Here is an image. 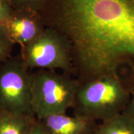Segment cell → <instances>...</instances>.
Masks as SVG:
<instances>
[{"instance_id":"cell-6","label":"cell","mask_w":134,"mask_h":134,"mask_svg":"<svg viewBox=\"0 0 134 134\" xmlns=\"http://www.w3.org/2000/svg\"><path fill=\"white\" fill-rule=\"evenodd\" d=\"M3 25L13 43L21 47L36 41L46 28L40 12L26 10H13Z\"/></svg>"},{"instance_id":"cell-14","label":"cell","mask_w":134,"mask_h":134,"mask_svg":"<svg viewBox=\"0 0 134 134\" xmlns=\"http://www.w3.org/2000/svg\"><path fill=\"white\" fill-rule=\"evenodd\" d=\"M29 134H47V132L46 131H45V130L43 129V127H42L41 124H40L39 121L37 120Z\"/></svg>"},{"instance_id":"cell-15","label":"cell","mask_w":134,"mask_h":134,"mask_svg":"<svg viewBox=\"0 0 134 134\" xmlns=\"http://www.w3.org/2000/svg\"><path fill=\"white\" fill-rule=\"evenodd\" d=\"M94 134H96V133H94Z\"/></svg>"},{"instance_id":"cell-10","label":"cell","mask_w":134,"mask_h":134,"mask_svg":"<svg viewBox=\"0 0 134 134\" xmlns=\"http://www.w3.org/2000/svg\"><path fill=\"white\" fill-rule=\"evenodd\" d=\"M14 45L8 36L4 25L0 24V65L11 57Z\"/></svg>"},{"instance_id":"cell-2","label":"cell","mask_w":134,"mask_h":134,"mask_svg":"<svg viewBox=\"0 0 134 134\" xmlns=\"http://www.w3.org/2000/svg\"><path fill=\"white\" fill-rule=\"evenodd\" d=\"M131 91L118 77L106 75L79 83L72 108L75 115L104 122L123 113Z\"/></svg>"},{"instance_id":"cell-7","label":"cell","mask_w":134,"mask_h":134,"mask_svg":"<svg viewBox=\"0 0 134 134\" xmlns=\"http://www.w3.org/2000/svg\"><path fill=\"white\" fill-rule=\"evenodd\" d=\"M38 121L47 134H94L98 125L94 120L66 114L49 115Z\"/></svg>"},{"instance_id":"cell-5","label":"cell","mask_w":134,"mask_h":134,"mask_svg":"<svg viewBox=\"0 0 134 134\" xmlns=\"http://www.w3.org/2000/svg\"><path fill=\"white\" fill-rule=\"evenodd\" d=\"M32 73L20 55L10 57L0 65V111L33 114Z\"/></svg>"},{"instance_id":"cell-8","label":"cell","mask_w":134,"mask_h":134,"mask_svg":"<svg viewBox=\"0 0 134 134\" xmlns=\"http://www.w3.org/2000/svg\"><path fill=\"white\" fill-rule=\"evenodd\" d=\"M37 120L33 114L0 111V134H29Z\"/></svg>"},{"instance_id":"cell-11","label":"cell","mask_w":134,"mask_h":134,"mask_svg":"<svg viewBox=\"0 0 134 134\" xmlns=\"http://www.w3.org/2000/svg\"><path fill=\"white\" fill-rule=\"evenodd\" d=\"M47 0H9L13 10L41 12L44 7Z\"/></svg>"},{"instance_id":"cell-12","label":"cell","mask_w":134,"mask_h":134,"mask_svg":"<svg viewBox=\"0 0 134 134\" xmlns=\"http://www.w3.org/2000/svg\"><path fill=\"white\" fill-rule=\"evenodd\" d=\"M13 12V9L9 0H0V24H4Z\"/></svg>"},{"instance_id":"cell-13","label":"cell","mask_w":134,"mask_h":134,"mask_svg":"<svg viewBox=\"0 0 134 134\" xmlns=\"http://www.w3.org/2000/svg\"><path fill=\"white\" fill-rule=\"evenodd\" d=\"M122 113L130 117L134 121V85L131 90V94H130L129 101Z\"/></svg>"},{"instance_id":"cell-3","label":"cell","mask_w":134,"mask_h":134,"mask_svg":"<svg viewBox=\"0 0 134 134\" xmlns=\"http://www.w3.org/2000/svg\"><path fill=\"white\" fill-rule=\"evenodd\" d=\"M78 86L77 78L55 70H39L32 73L31 107L37 119L66 114L72 108Z\"/></svg>"},{"instance_id":"cell-4","label":"cell","mask_w":134,"mask_h":134,"mask_svg":"<svg viewBox=\"0 0 134 134\" xmlns=\"http://www.w3.org/2000/svg\"><path fill=\"white\" fill-rule=\"evenodd\" d=\"M20 56L29 69H60L66 74L75 75L71 43L53 28L46 27L36 41L21 47Z\"/></svg>"},{"instance_id":"cell-1","label":"cell","mask_w":134,"mask_h":134,"mask_svg":"<svg viewBox=\"0 0 134 134\" xmlns=\"http://www.w3.org/2000/svg\"><path fill=\"white\" fill-rule=\"evenodd\" d=\"M45 26L71 46L79 83L112 75L134 85V0H47Z\"/></svg>"},{"instance_id":"cell-9","label":"cell","mask_w":134,"mask_h":134,"mask_svg":"<svg viewBox=\"0 0 134 134\" xmlns=\"http://www.w3.org/2000/svg\"><path fill=\"white\" fill-rule=\"evenodd\" d=\"M96 134H134V121L121 113L98 125Z\"/></svg>"}]
</instances>
